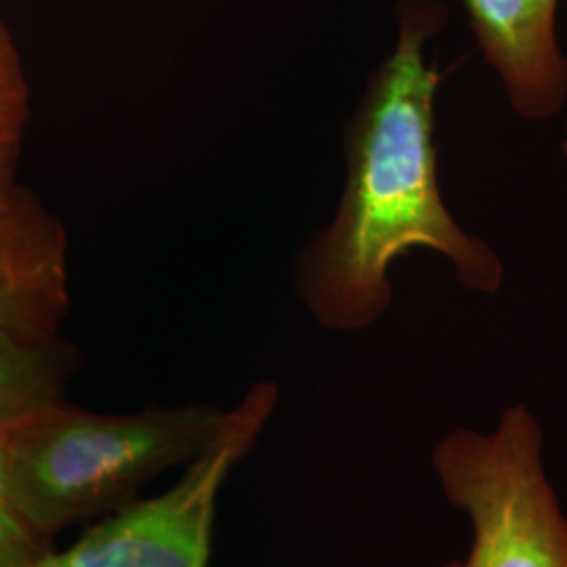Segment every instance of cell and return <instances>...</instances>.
<instances>
[{"label":"cell","mask_w":567,"mask_h":567,"mask_svg":"<svg viewBox=\"0 0 567 567\" xmlns=\"http://www.w3.org/2000/svg\"><path fill=\"white\" fill-rule=\"evenodd\" d=\"M391 53L368 76L344 128V185L330 224L299 252L292 271L309 316L328 332H364L393 301L391 265L429 250L477 295L505 284L501 255L468 234L440 187L435 100L442 74L426 42L446 25L440 0H400Z\"/></svg>","instance_id":"obj_1"},{"label":"cell","mask_w":567,"mask_h":567,"mask_svg":"<svg viewBox=\"0 0 567 567\" xmlns=\"http://www.w3.org/2000/svg\"><path fill=\"white\" fill-rule=\"evenodd\" d=\"M225 416L210 404L102 414L63 400L7 431L13 496L53 540L65 527L128 507L152 480L196 461Z\"/></svg>","instance_id":"obj_2"},{"label":"cell","mask_w":567,"mask_h":567,"mask_svg":"<svg viewBox=\"0 0 567 567\" xmlns=\"http://www.w3.org/2000/svg\"><path fill=\"white\" fill-rule=\"evenodd\" d=\"M431 465L473 529L465 559L444 567H567V515L548 480L545 431L527 405L505 408L489 431H450Z\"/></svg>","instance_id":"obj_3"},{"label":"cell","mask_w":567,"mask_h":567,"mask_svg":"<svg viewBox=\"0 0 567 567\" xmlns=\"http://www.w3.org/2000/svg\"><path fill=\"white\" fill-rule=\"evenodd\" d=\"M278 402L280 391L271 381L250 386L175 486L112 513L72 547L51 550L30 567L208 566L219 492L264 433Z\"/></svg>","instance_id":"obj_4"},{"label":"cell","mask_w":567,"mask_h":567,"mask_svg":"<svg viewBox=\"0 0 567 567\" xmlns=\"http://www.w3.org/2000/svg\"><path fill=\"white\" fill-rule=\"evenodd\" d=\"M70 311L68 234L37 192L0 187V328L60 334Z\"/></svg>","instance_id":"obj_5"},{"label":"cell","mask_w":567,"mask_h":567,"mask_svg":"<svg viewBox=\"0 0 567 567\" xmlns=\"http://www.w3.org/2000/svg\"><path fill=\"white\" fill-rule=\"evenodd\" d=\"M484 60L511 110L550 121L567 105V58L557 39L559 0H463Z\"/></svg>","instance_id":"obj_6"},{"label":"cell","mask_w":567,"mask_h":567,"mask_svg":"<svg viewBox=\"0 0 567 567\" xmlns=\"http://www.w3.org/2000/svg\"><path fill=\"white\" fill-rule=\"evenodd\" d=\"M76 344L53 337H25L0 328V431L61 404L81 368Z\"/></svg>","instance_id":"obj_7"},{"label":"cell","mask_w":567,"mask_h":567,"mask_svg":"<svg viewBox=\"0 0 567 567\" xmlns=\"http://www.w3.org/2000/svg\"><path fill=\"white\" fill-rule=\"evenodd\" d=\"M30 122V86L20 49L0 16V187L16 182Z\"/></svg>","instance_id":"obj_8"},{"label":"cell","mask_w":567,"mask_h":567,"mask_svg":"<svg viewBox=\"0 0 567 567\" xmlns=\"http://www.w3.org/2000/svg\"><path fill=\"white\" fill-rule=\"evenodd\" d=\"M44 538L23 515L9 482L7 431H0V567H30L51 553Z\"/></svg>","instance_id":"obj_9"},{"label":"cell","mask_w":567,"mask_h":567,"mask_svg":"<svg viewBox=\"0 0 567 567\" xmlns=\"http://www.w3.org/2000/svg\"><path fill=\"white\" fill-rule=\"evenodd\" d=\"M561 150H564V156H566V163H567V126H566V133H564V140H561Z\"/></svg>","instance_id":"obj_10"}]
</instances>
